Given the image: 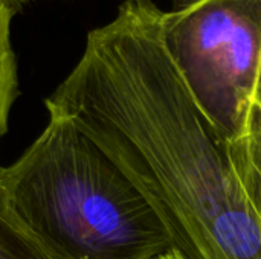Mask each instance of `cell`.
<instances>
[{"mask_svg": "<svg viewBox=\"0 0 261 259\" xmlns=\"http://www.w3.org/2000/svg\"><path fill=\"white\" fill-rule=\"evenodd\" d=\"M164 11L125 0L87 34L44 101L127 176L185 259H261V226L164 40Z\"/></svg>", "mask_w": 261, "mask_h": 259, "instance_id": "cell-1", "label": "cell"}, {"mask_svg": "<svg viewBox=\"0 0 261 259\" xmlns=\"http://www.w3.org/2000/svg\"><path fill=\"white\" fill-rule=\"evenodd\" d=\"M6 202L52 259H154L173 244L148 202L73 122L49 114L2 168Z\"/></svg>", "mask_w": 261, "mask_h": 259, "instance_id": "cell-2", "label": "cell"}, {"mask_svg": "<svg viewBox=\"0 0 261 259\" xmlns=\"http://www.w3.org/2000/svg\"><path fill=\"white\" fill-rule=\"evenodd\" d=\"M162 34L217 134L236 137L261 93V0H171Z\"/></svg>", "mask_w": 261, "mask_h": 259, "instance_id": "cell-3", "label": "cell"}, {"mask_svg": "<svg viewBox=\"0 0 261 259\" xmlns=\"http://www.w3.org/2000/svg\"><path fill=\"white\" fill-rule=\"evenodd\" d=\"M231 169L261 226V93L243 130L225 142Z\"/></svg>", "mask_w": 261, "mask_h": 259, "instance_id": "cell-4", "label": "cell"}, {"mask_svg": "<svg viewBox=\"0 0 261 259\" xmlns=\"http://www.w3.org/2000/svg\"><path fill=\"white\" fill-rule=\"evenodd\" d=\"M15 14L5 0H0V140L8 130L9 111L18 95L17 58L11 41V24Z\"/></svg>", "mask_w": 261, "mask_h": 259, "instance_id": "cell-5", "label": "cell"}, {"mask_svg": "<svg viewBox=\"0 0 261 259\" xmlns=\"http://www.w3.org/2000/svg\"><path fill=\"white\" fill-rule=\"evenodd\" d=\"M0 259H52L11 211L0 186Z\"/></svg>", "mask_w": 261, "mask_h": 259, "instance_id": "cell-6", "label": "cell"}, {"mask_svg": "<svg viewBox=\"0 0 261 259\" xmlns=\"http://www.w3.org/2000/svg\"><path fill=\"white\" fill-rule=\"evenodd\" d=\"M17 14H20L23 11V8L29 3H34V2H38V0H5Z\"/></svg>", "mask_w": 261, "mask_h": 259, "instance_id": "cell-7", "label": "cell"}, {"mask_svg": "<svg viewBox=\"0 0 261 259\" xmlns=\"http://www.w3.org/2000/svg\"><path fill=\"white\" fill-rule=\"evenodd\" d=\"M154 259H185L176 249H171V250H168L167 253H164V255H161V256H158V258Z\"/></svg>", "mask_w": 261, "mask_h": 259, "instance_id": "cell-8", "label": "cell"}]
</instances>
